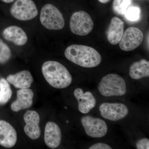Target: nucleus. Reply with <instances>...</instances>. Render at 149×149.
<instances>
[{
    "mask_svg": "<svg viewBox=\"0 0 149 149\" xmlns=\"http://www.w3.org/2000/svg\"><path fill=\"white\" fill-rule=\"evenodd\" d=\"M64 54L68 60L82 67H95L102 61L101 56L97 51L83 45H71L66 48Z\"/></svg>",
    "mask_w": 149,
    "mask_h": 149,
    "instance_id": "nucleus-1",
    "label": "nucleus"
},
{
    "mask_svg": "<svg viewBox=\"0 0 149 149\" xmlns=\"http://www.w3.org/2000/svg\"><path fill=\"white\" fill-rule=\"evenodd\" d=\"M43 76L48 83L57 89L68 87L72 82V77L67 69L57 61H49L42 68Z\"/></svg>",
    "mask_w": 149,
    "mask_h": 149,
    "instance_id": "nucleus-2",
    "label": "nucleus"
},
{
    "mask_svg": "<svg viewBox=\"0 0 149 149\" xmlns=\"http://www.w3.org/2000/svg\"><path fill=\"white\" fill-rule=\"evenodd\" d=\"M98 89L101 95L105 97L123 95L127 91L125 80L116 74H108L103 77Z\"/></svg>",
    "mask_w": 149,
    "mask_h": 149,
    "instance_id": "nucleus-3",
    "label": "nucleus"
},
{
    "mask_svg": "<svg viewBox=\"0 0 149 149\" xmlns=\"http://www.w3.org/2000/svg\"><path fill=\"white\" fill-rule=\"evenodd\" d=\"M40 20L42 25L49 30H61L65 26L62 14L51 4H47L43 7L40 13Z\"/></svg>",
    "mask_w": 149,
    "mask_h": 149,
    "instance_id": "nucleus-4",
    "label": "nucleus"
},
{
    "mask_svg": "<svg viewBox=\"0 0 149 149\" xmlns=\"http://www.w3.org/2000/svg\"><path fill=\"white\" fill-rule=\"evenodd\" d=\"M70 27L73 34L84 36L88 35L93 30L94 22L88 13L83 11H79L72 15Z\"/></svg>",
    "mask_w": 149,
    "mask_h": 149,
    "instance_id": "nucleus-5",
    "label": "nucleus"
},
{
    "mask_svg": "<svg viewBox=\"0 0 149 149\" xmlns=\"http://www.w3.org/2000/svg\"><path fill=\"white\" fill-rule=\"evenodd\" d=\"M11 15L21 21H28L35 18L38 10L32 0H16L10 9Z\"/></svg>",
    "mask_w": 149,
    "mask_h": 149,
    "instance_id": "nucleus-6",
    "label": "nucleus"
},
{
    "mask_svg": "<svg viewBox=\"0 0 149 149\" xmlns=\"http://www.w3.org/2000/svg\"><path fill=\"white\" fill-rule=\"evenodd\" d=\"M81 122L85 133L90 137L102 138L107 133L106 123L100 118L85 116L81 118Z\"/></svg>",
    "mask_w": 149,
    "mask_h": 149,
    "instance_id": "nucleus-7",
    "label": "nucleus"
},
{
    "mask_svg": "<svg viewBox=\"0 0 149 149\" xmlns=\"http://www.w3.org/2000/svg\"><path fill=\"white\" fill-rule=\"evenodd\" d=\"M143 38V33L141 29L137 27H129L123 33L119 43V47L125 52L134 50L142 44Z\"/></svg>",
    "mask_w": 149,
    "mask_h": 149,
    "instance_id": "nucleus-8",
    "label": "nucleus"
},
{
    "mask_svg": "<svg viewBox=\"0 0 149 149\" xmlns=\"http://www.w3.org/2000/svg\"><path fill=\"white\" fill-rule=\"evenodd\" d=\"M99 109L103 117L111 121L123 119L128 113L126 106L118 103H104L100 105Z\"/></svg>",
    "mask_w": 149,
    "mask_h": 149,
    "instance_id": "nucleus-9",
    "label": "nucleus"
},
{
    "mask_svg": "<svg viewBox=\"0 0 149 149\" xmlns=\"http://www.w3.org/2000/svg\"><path fill=\"white\" fill-rule=\"evenodd\" d=\"M24 120L25 123L24 130L30 139L36 140L39 139L41 134L40 125V116L35 111H27L24 113Z\"/></svg>",
    "mask_w": 149,
    "mask_h": 149,
    "instance_id": "nucleus-10",
    "label": "nucleus"
},
{
    "mask_svg": "<svg viewBox=\"0 0 149 149\" xmlns=\"http://www.w3.org/2000/svg\"><path fill=\"white\" fill-rule=\"evenodd\" d=\"M17 134L15 129L5 120H0V145L11 148L16 144Z\"/></svg>",
    "mask_w": 149,
    "mask_h": 149,
    "instance_id": "nucleus-11",
    "label": "nucleus"
},
{
    "mask_svg": "<svg viewBox=\"0 0 149 149\" xmlns=\"http://www.w3.org/2000/svg\"><path fill=\"white\" fill-rule=\"evenodd\" d=\"M74 95L78 101L79 111L82 113L87 114L95 107L96 99L91 92L84 93L82 89L78 88L74 90Z\"/></svg>",
    "mask_w": 149,
    "mask_h": 149,
    "instance_id": "nucleus-12",
    "label": "nucleus"
},
{
    "mask_svg": "<svg viewBox=\"0 0 149 149\" xmlns=\"http://www.w3.org/2000/svg\"><path fill=\"white\" fill-rule=\"evenodd\" d=\"M34 93L31 89H20L17 92V99L11 105L13 111L18 112L27 109L33 104Z\"/></svg>",
    "mask_w": 149,
    "mask_h": 149,
    "instance_id": "nucleus-13",
    "label": "nucleus"
},
{
    "mask_svg": "<svg viewBox=\"0 0 149 149\" xmlns=\"http://www.w3.org/2000/svg\"><path fill=\"white\" fill-rule=\"evenodd\" d=\"M45 143L52 149H55L60 145L61 141V133L57 124L53 122H48L45 130Z\"/></svg>",
    "mask_w": 149,
    "mask_h": 149,
    "instance_id": "nucleus-14",
    "label": "nucleus"
},
{
    "mask_svg": "<svg viewBox=\"0 0 149 149\" xmlns=\"http://www.w3.org/2000/svg\"><path fill=\"white\" fill-rule=\"evenodd\" d=\"M124 24L120 19L116 17H113L107 32V40L112 45L119 43L124 33Z\"/></svg>",
    "mask_w": 149,
    "mask_h": 149,
    "instance_id": "nucleus-15",
    "label": "nucleus"
},
{
    "mask_svg": "<svg viewBox=\"0 0 149 149\" xmlns=\"http://www.w3.org/2000/svg\"><path fill=\"white\" fill-rule=\"evenodd\" d=\"M3 36L6 40L18 46L24 45L28 40L27 34L24 30L16 26L6 28L3 31Z\"/></svg>",
    "mask_w": 149,
    "mask_h": 149,
    "instance_id": "nucleus-16",
    "label": "nucleus"
},
{
    "mask_svg": "<svg viewBox=\"0 0 149 149\" xmlns=\"http://www.w3.org/2000/svg\"><path fill=\"white\" fill-rule=\"evenodd\" d=\"M8 83L15 88L19 89H28L33 82L32 74L28 70H23L13 74H9L7 77Z\"/></svg>",
    "mask_w": 149,
    "mask_h": 149,
    "instance_id": "nucleus-17",
    "label": "nucleus"
},
{
    "mask_svg": "<svg viewBox=\"0 0 149 149\" xmlns=\"http://www.w3.org/2000/svg\"><path fill=\"white\" fill-rule=\"evenodd\" d=\"M129 75L135 80L149 77V62L145 59H142L133 63L130 67Z\"/></svg>",
    "mask_w": 149,
    "mask_h": 149,
    "instance_id": "nucleus-18",
    "label": "nucleus"
},
{
    "mask_svg": "<svg viewBox=\"0 0 149 149\" xmlns=\"http://www.w3.org/2000/svg\"><path fill=\"white\" fill-rule=\"evenodd\" d=\"M12 92L7 80L2 78L0 80V104H4L11 97Z\"/></svg>",
    "mask_w": 149,
    "mask_h": 149,
    "instance_id": "nucleus-19",
    "label": "nucleus"
},
{
    "mask_svg": "<svg viewBox=\"0 0 149 149\" xmlns=\"http://www.w3.org/2000/svg\"><path fill=\"white\" fill-rule=\"evenodd\" d=\"M132 2V0H114L113 3V11L118 15H124Z\"/></svg>",
    "mask_w": 149,
    "mask_h": 149,
    "instance_id": "nucleus-20",
    "label": "nucleus"
},
{
    "mask_svg": "<svg viewBox=\"0 0 149 149\" xmlns=\"http://www.w3.org/2000/svg\"><path fill=\"white\" fill-rule=\"evenodd\" d=\"M141 13L140 8L136 6H130L125 11L124 15L128 21L136 22L140 18Z\"/></svg>",
    "mask_w": 149,
    "mask_h": 149,
    "instance_id": "nucleus-21",
    "label": "nucleus"
},
{
    "mask_svg": "<svg viewBox=\"0 0 149 149\" xmlns=\"http://www.w3.org/2000/svg\"><path fill=\"white\" fill-rule=\"evenodd\" d=\"M11 52L8 46L0 40V64H4L10 59Z\"/></svg>",
    "mask_w": 149,
    "mask_h": 149,
    "instance_id": "nucleus-22",
    "label": "nucleus"
},
{
    "mask_svg": "<svg viewBox=\"0 0 149 149\" xmlns=\"http://www.w3.org/2000/svg\"><path fill=\"white\" fill-rule=\"evenodd\" d=\"M136 148L138 149H149V139L144 138L139 140L136 143Z\"/></svg>",
    "mask_w": 149,
    "mask_h": 149,
    "instance_id": "nucleus-23",
    "label": "nucleus"
},
{
    "mask_svg": "<svg viewBox=\"0 0 149 149\" xmlns=\"http://www.w3.org/2000/svg\"><path fill=\"white\" fill-rule=\"evenodd\" d=\"M89 149H111V147L104 143H97L91 146Z\"/></svg>",
    "mask_w": 149,
    "mask_h": 149,
    "instance_id": "nucleus-24",
    "label": "nucleus"
},
{
    "mask_svg": "<svg viewBox=\"0 0 149 149\" xmlns=\"http://www.w3.org/2000/svg\"><path fill=\"white\" fill-rule=\"evenodd\" d=\"M3 2L9 3L13 2L15 0H1Z\"/></svg>",
    "mask_w": 149,
    "mask_h": 149,
    "instance_id": "nucleus-25",
    "label": "nucleus"
},
{
    "mask_svg": "<svg viewBox=\"0 0 149 149\" xmlns=\"http://www.w3.org/2000/svg\"><path fill=\"white\" fill-rule=\"evenodd\" d=\"M110 0H98L100 2L102 3H106L109 2Z\"/></svg>",
    "mask_w": 149,
    "mask_h": 149,
    "instance_id": "nucleus-26",
    "label": "nucleus"
}]
</instances>
